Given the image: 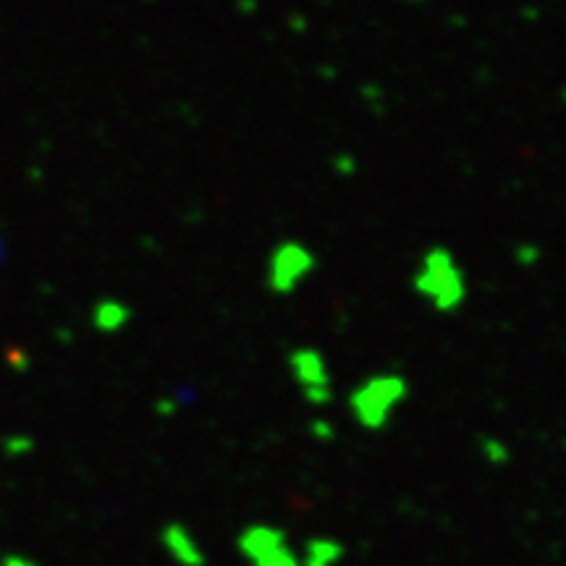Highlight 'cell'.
<instances>
[{
  "label": "cell",
  "mask_w": 566,
  "mask_h": 566,
  "mask_svg": "<svg viewBox=\"0 0 566 566\" xmlns=\"http://www.w3.org/2000/svg\"><path fill=\"white\" fill-rule=\"evenodd\" d=\"M129 320H132V310L124 302H118V299H100L92 307V325L100 333H108V336L124 331Z\"/></svg>",
  "instance_id": "obj_8"
},
{
  "label": "cell",
  "mask_w": 566,
  "mask_h": 566,
  "mask_svg": "<svg viewBox=\"0 0 566 566\" xmlns=\"http://www.w3.org/2000/svg\"><path fill=\"white\" fill-rule=\"evenodd\" d=\"M514 260H517L519 265H525V268H535V265L543 260V252H540L538 244H519V247L514 249Z\"/></svg>",
  "instance_id": "obj_11"
},
{
  "label": "cell",
  "mask_w": 566,
  "mask_h": 566,
  "mask_svg": "<svg viewBox=\"0 0 566 566\" xmlns=\"http://www.w3.org/2000/svg\"><path fill=\"white\" fill-rule=\"evenodd\" d=\"M249 566H302V561H299L297 548L291 546V543H286V546H278L273 548V551H268L265 556L252 561Z\"/></svg>",
  "instance_id": "obj_10"
},
{
  "label": "cell",
  "mask_w": 566,
  "mask_h": 566,
  "mask_svg": "<svg viewBox=\"0 0 566 566\" xmlns=\"http://www.w3.org/2000/svg\"><path fill=\"white\" fill-rule=\"evenodd\" d=\"M412 289L420 299L433 307L438 315H454L464 307L470 286H467V273L456 255L446 244H433L422 252L420 265L412 276Z\"/></svg>",
  "instance_id": "obj_1"
},
{
  "label": "cell",
  "mask_w": 566,
  "mask_h": 566,
  "mask_svg": "<svg viewBox=\"0 0 566 566\" xmlns=\"http://www.w3.org/2000/svg\"><path fill=\"white\" fill-rule=\"evenodd\" d=\"M346 559V546L331 535H312L304 540L299 561L302 566H339Z\"/></svg>",
  "instance_id": "obj_6"
},
{
  "label": "cell",
  "mask_w": 566,
  "mask_h": 566,
  "mask_svg": "<svg viewBox=\"0 0 566 566\" xmlns=\"http://www.w3.org/2000/svg\"><path fill=\"white\" fill-rule=\"evenodd\" d=\"M561 100H564V105H566V87H564V90H561Z\"/></svg>",
  "instance_id": "obj_15"
},
{
  "label": "cell",
  "mask_w": 566,
  "mask_h": 566,
  "mask_svg": "<svg viewBox=\"0 0 566 566\" xmlns=\"http://www.w3.org/2000/svg\"><path fill=\"white\" fill-rule=\"evenodd\" d=\"M163 540H166L168 551L184 566L205 564V553H202L200 543L194 540V535L184 525H168L166 532H163Z\"/></svg>",
  "instance_id": "obj_7"
},
{
  "label": "cell",
  "mask_w": 566,
  "mask_h": 566,
  "mask_svg": "<svg viewBox=\"0 0 566 566\" xmlns=\"http://www.w3.org/2000/svg\"><path fill=\"white\" fill-rule=\"evenodd\" d=\"M409 394H412V386L401 373H373L349 391L346 407L359 428L367 433H378L388 428L396 409L404 407Z\"/></svg>",
  "instance_id": "obj_2"
},
{
  "label": "cell",
  "mask_w": 566,
  "mask_h": 566,
  "mask_svg": "<svg viewBox=\"0 0 566 566\" xmlns=\"http://www.w3.org/2000/svg\"><path fill=\"white\" fill-rule=\"evenodd\" d=\"M480 454L491 467H504V464L511 462L509 443L496 438V435H483L480 438Z\"/></svg>",
  "instance_id": "obj_9"
},
{
  "label": "cell",
  "mask_w": 566,
  "mask_h": 566,
  "mask_svg": "<svg viewBox=\"0 0 566 566\" xmlns=\"http://www.w3.org/2000/svg\"><path fill=\"white\" fill-rule=\"evenodd\" d=\"M310 433L315 435V441L328 443V441H333V438H336V425H333V422H328V420H315L310 425Z\"/></svg>",
  "instance_id": "obj_13"
},
{
  "label": "cell",
  "mask_w": 566,
  "mask_h": 566,
  "mask_svg": "<svg viewBox=\"0 0 566 566\" xmlns=\"http://www.w3.org/2000/svg\"><path fill=\"white\" fill-rule=\"evenodd\" d=\"M333 173L336 176H344V179H349V176H354L357 173V158H354L352 152H336V158H333Z\"/></svg>",
  "instance_id": "obj_12"
},
{
  "label": "cell",
  "mask_w": 566,
  "mask_h": 566,
  "mask_svg": "<svg viewBox=\"0 0 566 566\" xmlns=\"http://www.w3.org/2000/svg\"><path fill=\"white\" fill-rule=\"evenodd\" d=\"M318 268V255L299 239H283L270 249L265 265V286L276 297H291Z\"/></svg>",
  "instance_id": "obj_3"
},
{
  "label": "cell",
  "mask_w": 566,
  "mask_h": 566,
  "mask_svg": "<svg viewBox=\"0 0 566 566\" xmlns=\"http://www.w3.org/2000/svg\"><path fill=\"white\" fill-rule=\"evenodd\" d=\"M6 242H3V236H0V263H3V260H6Z\"/></svg>",
  "instance_id": "obj_14"
},
{
  "label": "cell",
  "mask_w": 566,
  "mask_h": 566,
  "mask_svg": "<svg viewBox=\"0 0 566 566\" xmlns=\"http://www.w3.org/2000/svg\"><path fill=\"white\" fill-rule=\"evenodd\" d=\"M286 543H289L286 530L278 525H268V522H252V525H247L236 535V551L242 553V559L247 564L257 561L260 556L273 551V548L286 546Z\"/></svg>",
  "instance_id": "obj_5"
},
{
  "label": "cell",
  "mask_w": 566,
  "mask_h": 566,
  "mask_svg": "<svg viewBox=\"0 0 566 566\" xmlns=\"http://www.w3.org/2000/svg\"><path fill=\"white\" fill-rule=\"evenodd\" d=\"M286 362H289L291 380L299 386L304 401L310 407H328L333 399V375L328 359L318 346H297L291 349Z\"/></svg>",
  "instance_id": "obj_4"
},
{
  "label": "cell",
  "mask_w": 566,
  "mask_h": 566,
  "mask_svg": "<svg viewBox=\"0 0 566 566\" xmlns=\"http://www.w3.org/2000/svg\"><path fill=\"white\" fill-rule=\"evenodd\" d=\"M409 3H420V0H409Z\"/></svg>",
  "instance_id": "obj_16"
}]
</instances>
